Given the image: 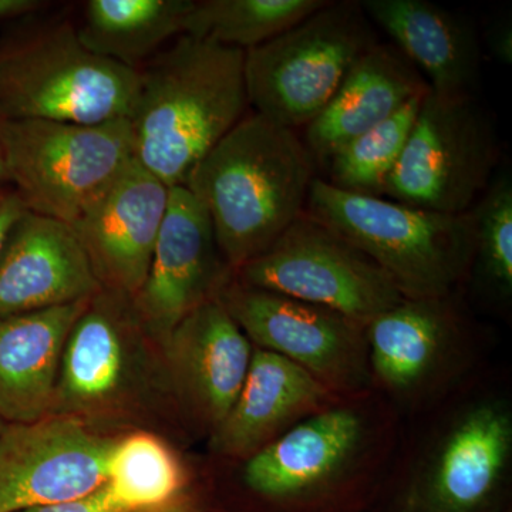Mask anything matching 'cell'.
<instances>
[{
	"mask_svg": "<svg viewBox=\"0 0 512 512\" xmlns=\"http://www.w3.org/2000/svg\"><path fill=\"white\" fill-rule=\"evenodd\" d=\"M328 387L285 357L255 349L237 402L215 429L214 448L231 457H251L295 417L315 409Z\"/></svg>",
	"mask_w": 512,
	"mask_h": 512,
	"instance_id": "cell-20",
	"label": "cell"
},
{
	"mask_svg": "<svg viewBox=\"0 0 512 512\" xmlns=\"http://www.w3.org/2000/svg\"><path fill=\"white\" fill-rule=\"evenodd\" d=\"M2 123L3 120H0V184H9L8 173H6L5 161H3Z\"/></svg>",
	"mask_w": 512,
	"mask_h": 512,
	"instance_id": "cell-33",
	"label": "cell"
},
{
	"mask_svg": "<svg viewBox=\"0 0 512 512\" xmlns=\"http://www.w3.org/2000/svg\"><path fill=\"white\" fill-rule=\"evenodd\" d=\"M305 212L392 279L404 299H443L473 261V220L338 190L316 177Z\"/></svg>",
	"mask_w": 512,
	"mask_h": 512,
	"instance_id": "cell-3",
	"label": "cell"
},
{
	"mask_svg": "<svg viewBox=\"0 0 512 512\" xmlns=\"http://www.w3.org/2000/svg\"><path fill=\"white\" fill-rule=\"evenodd\" d=\"M315 168L295 131L254 113L195 165L184 187L210 215L218 248L237 271L302 215Z\"/></svg>",
	"mask_w": 512,
	"mask_h": 512,
	"instance_id": "cell-2",
	"label": "cell"
},
{
	"mask_svg": "<svg viewBox=\"0 0 512 512\" xmlns=\"http://www.w3.org/2000/svg\"><path fill=\"white\" fill-rule=\"evenodd\" d=\"M497 160L493 121L473 94L430 90L383 195L423 211L467 214L493 181Z\"/></svg>",
	"mask_w": 512,
	"mask_h": 512,
	"instance_id": "cell-7",
	"label": "cell"
},
{
	"mask_svg": "<svg viewBox=\"0 0 512 512\" xmlns=\"http://www.w3.org/2000/svg\"><path fill=\"white\" fill-rule=\"evenodd\" d=\"M5 424H6L5 421L0 420V430L3 429V426H5Z\"/></svg>",
	"mask_w": 512,
	"mask_h": 512,
	"instance_id": "cell-34",
	"label": "cell"
},
{
	"mask_svg": "<svg viewBox=\"0 0 512 512\" xmlns=\"http://www.w3.org/2000/svg\"><path fill=\"white\" fill-rule=\"evenodd\" d=\"M443 299H403L367 323L376 375L409 389L429 373L447 335Z\"/></svg>",
	"mask_w": 512,
	"mask_h": 512,
	"instance_id": "cell-23",
	"label": "cell"
},
{
	"mask_svg": "<svg viewBox=\"0 0 512 512\" xmlns=\"http://www.w3.org/2000/svg\"><path fill=\"white\" fill-rule=\"evenodd\" d=\"M28 212L15 190H0V252L8 241L10 232L18 224L20 218Z\"/></svg>",
	"mask_w": 512,
	"mask_h": 512,
	"instance_id": "cell-29",
	"label": "cell"
},
{
	"mask_svg": "<svg viewBox=\"0 0 512 512\" xmlns=\"http://www.w3.org/2000/svg\"><path fill=\"white\" fill-rule=\"evenodd\" d=\"M46 3L39 0H0V20L20 18L42 9Z\"/></svg>",
	"mask_w": 512,
	"mask_h": 512,
	"instance_id": "cell-31",
	"label": "cell"
},
{
	"mask_svg": "<svg viewBox=\"0 0 512 512\" xmlns=\"http://www.w3.org/2000/svg\"><path fill=\"white\" fill-rule=\"evenodd\" d=\"M146 336L133 299L101 289L67 336L49 416L86 423L130 402L146 369Z\"/></svg>",
	"mask_w": 512,
	"mask_h": 512,
	"instance_id": "cell-9",
	"label": "cell"
},
{
	"mask_svg": "<svg viewBox=\"0 0 512 512\" xmlns=\"http://www.w3.org/2000/svg\"><path fill=\"white\" fill-rule=\"evenodd\" d=\"M170 188L134 160L70 228L101 288L134 298L146 281Z\"/></svg>",
	"mask_w": 512,
	"mask_h": 512,
	"instance_id": "cell-13",
	"label": "cell"
},
{
	"mask_svg": "<svg viewBox=\"0 0 512 512\" xmlns=\"http://www.w3.org/2000/svg\"><path fill=\"white\" fill-rule=\"evenodd\" d=\"M376 43L360 2H326L298 25L245 52L249 107L293 131L308 126Z\"/></svg>",
	"mask_w": 512,
	"mask_h": 512,
	"instance_id": "cell-6",
	"label": "cell"
},
{
	"mask_svg": "<svg viewBox=\"0 0 512 512\" xmlns=\"http://www.w3.org/2000/svg\"><path fill=\"white\" fill-rule=\"evenodd\" d=\"M90 299L0 316V420L49 416L67 336Z\"/></svg>",
	"mask_w": 512,
	"mask_h": 512,
	"instance_id": "cell-17",
	"label": "cell"
},
{
	"mask_svg": "<svg viewBox=\"0 0 512 512\" xmlns=\"http://www.w3.org/2000/svg\"><path fill=\"white\" fill-rule=\"evenodd\" d=\"M130 512H197V507H195L194 500L183 493L163 505Z\"/></svg>",
	"mask_w": 512,
	"mask_h": 512,
	"instance_id": "cell-32",
	"label": "cell"
},
{
	"mask_svg": "<svg viewBox=\"0 0 512 512\" xmlns=\"http://www.w3.org/2000/svg\"><path fill=\"white\" fill-rule=\"evenodd\" d=\"M427 92L429 84L419 70L396 47L377 42L353 64L328 106L306 126L303 144L316 165H326L340 147Z\"/></svg>",
	"mask_w": 512,
	"mask_h": 512,
	"instance_id": "cell-16",
	"label": "cell"
},
{
	"mask_svg": "<svg viewBox=\"0 0 512 512\" xmlns=\"http://www.w3.org/2000/svg\"><path fill=\"white\" fill-rule=\"evenodd\" d=\"M231 271L201 202L184 185L170 188L146 281L131 298L148 338L164 346L188 313L217 298Z\"/></svg>",
	"mask_w": 512,
	"mask_h": 512,
	"instance_id": "cell-11",
	"label": "cell"
},
{
	"mask_svg": "<svg viewBox=\"0 0 512 512\" xmlns=\"http://www.w3.org/2000/svg\"><path fill=\"white\" fill-rule=\"evenodd\" d=\"M181 461L156 434L136 431L117 437L106 488L127 512L157 507L184 493Z\"/></svg>",
	"mask_w": 512,
	"mask_h": 512,
	"instance_id": "cell-25",
	"label": "cell"
},
{
	"mask_svg": "<svg viewBox=\"0 0 512 512\" xmlns=\"http://www.w3.org/2000/svg\"><path fill=\"white\" fill-rule=\"evenodd\" d=\"M195 0H89L76 25L94 55L138 70L171 39L184 35Z\"/></svg>",
	"mask_w": 512,
	"mask_h": 512,
	"instance_id": "cell-22",
	"label": "cell"
},
{
	"mask_svg": "<svg viewBox=\"0 0 512 512\" xmlns=\"http://www.w3.org/2000/svg\"><path fill=\"white\" fill-rule=\"evenodd\" d=\"M362 437V419L352 410L316 414L252 454L244 468L245 483L276 500L311 493L338 476Z\"/></svg>",
	"mask_w": 512,
	"mask_h": 512,
	"instance_id": "cell-19",
	"label": "cell"
},
{
	"mask_svg": "<svg viewBox=\"0 0 512 512\" xmlns=\"http://www.w3.org/2000/svg\"><path fill=\"white\" fill-rule=\"evenodd\" d=\"M137 70L94 55L70 20L0 40V120L99 124L128 119Z\"/></svg>",
	"mask_w": 512,
	"mask_h": 512,
	"instance_id": "cell-4",
	"label": "cell"
},
{
	"mask_svg": "<svg viewBox=\"0 0 512 512\" xmlns=\"http://www.w3.org/2000/svg\"><path fill=\"white\" fill-rule=\"evenodd\" d=\"M128 123L134 160L168 188L247 116L245 52L178 36L137 70Z\"/></svg>",
	"mask_w": 512,
	"mask_h": 512,
	"instance_id": "cell-1",
	"label": "cell"
},
{
	"mask_svg": "<svg viewBox=\"0 0 512 512\" xmlns=\"http://www.w3.org/2000/svg\"><path fill=\"white\" fill-rule=\"evenodd\" d=\"M427 93L414 97L379 126L340 147L325 165L329 173L326 181L338 190L383 197Z\"/></svg>",
	"mask_w": 512,
	"mask_h": 512,
	"instance_id": "cell-26",
	"label": "cell"
},
{
	"mask_svg": "<svg viewBox=\"0 0 512 512\" xmlns=\"http://www.w3.org/2000/svg\"><path fill=\"white\" fill-rule=\"evenodd\" d=\"M512 424L503 407L480 406L453 427L431 468V512H474L503 477L510 458Z\"/></svg>",
	"mask_w": 512,
	"mask_h": 512,
	"instance_id": "cell-21",
	"label": "cell"
},
{
	"mask_svg": "<svg viewBox=\"0 0 512 512\" xmlns=\"http://www.w3.org/2000/svg\"><path fill=\"white\" fill-rule=\"evenodd\" d=\"M101 289L69 225L29 211L20 218L0 252V316L84 301Z\"/></svg>",
	"mask_w": 512,
	"mask_h": 512,
	"instance_id": "cell-14",
	"label": "cell"
},
{
	"mask_svg": "<svg viewBox=\"0 0 512 512\" xmlns=\"http://www.w3.org/2000/svg\"><path fill=\"white\" fill-rule=\"evenodd\" d=\"M473 220V258L478 272L495 293L512 292V181L503 175L491 181L470 210Z\"/></svg>",
	"mask_w": 512,
	"mask_h": 512,
	"instance_id": "cell-27",
	"label": "cell"
},
{
	"mask_svg": "<svg viewBox=\"0 0 512 512\" xmlns=\"http://www.w3.org/2000/svg\"><path fill=\"white\" fill-rule=\"evenodd\" d=\"M217 298L258 349L291 360L322 383L360 382L365 370L359 323L237 279H231Z\"/></svg>",
	"mask_w": 512,
	"mask_h": 512,
	"instance_id": "cell-12",
	"label": "cell"
},
{
	"mask_svg": "<svg viewBox=\"0 0 512 512\" xmlns=\"http://www.w3.org/2000/svg\"><path fill=\"white\" fill-rule=\"evenodd\" d=\"M235 272L241 284L322 306L362 326L404 299L372 259L305 211Z\"/></svg>",
	"mask_w": 512,
	"mask_h": 512,
	"instance_id": "cell-8",
	"label": "cell"
},
{
	"mask_svg": "<svg viewBox=\"0 0 512 512\" xmlns=\"http://www.w3.org/2000/svg\"><path fill=\"white\" fill-rule=\"evenodd\" d=\"M360 5L419 70L431 92L473 94L481 50L467 20L429 0H365Z\"/></svg>",
	"mask_w": 512,
	"mask_h": 512,
	"instance_id": "cell-18",
	"label": "cell"
},
{
	"mask_svg": "<svg viewBox=\"0 0 512 512\" xmlns=\"http://www.w3.org/2000/svg\"><path fill=\"white\" fill-rule=\"evenodd\" d=\"M117 437L74 417L6 423L0 430V512L74 500L109 477Z\"/></svg>",
	"mask_w": 512,
	"mask_h": 512,
	"instance_id": "cell-10",
	"label": "cell"
},
{
	"mask_svg": "<svg viewBox=\"0 0 512 512\" xmlns=\"http://www.w3.org/2000/svg\"><path fill=\"white\" fill-rule=\"evenodd\" d=\"M491 55L503 64L512 63V28L507 22L495 25L487 36Z\"/></svg>",
	"mask_w": 512,
	"mask_h": 512,
	"instance_id": "cell-30",
	"label": "cell"
},
{
	"mask_svg": "<svg viewBox=\"0 0 512 512\" xmlns=\"http://www.w3.org/2000/svg\"><path fill=\"white\" fill-rule=\"evenodd\" d=\"M20 512H127L111 497L106 484L93 493L62 501V503L39 505Z\"/></svg>",
	"mask_w": 512,
	"mask_h": 512,
	"instance_id": "cell-28",
	"label": "cell"
},
{
	"mask_svg": "<svg viewBox=\"0 0 512 512\" xmlns=\"http://www.w3.org/2000/svg\"><path fill=\"white\" fill-rule=\"evenodd\" d=\"M163 348L175 382L202 419L217 429L247 379L251 342L214 298L188 313Z\"/></svg>",
	"mask_w": 512,
	"mask_h": 512,
	"instance_id": "cell-15",
	"label": "cell"
},
{
	"mask_svg": "<svg viewBox=\"0 0 512 512\" xmlns=\"http://www.w3.org/2000/svg\"><path fill=\"white\" fill-rule=\"evenodd\" d=\"M9 184L29 212L73 225L134 163L127 119L2 123Z\"/></svg>",
	"mask_w": 512,
	"mask_h": 512,
	"instance_id": "cell-5",
	"label": "cell"
},
{
	"mask_svg": "<svg viewBox=\"0 0 512 512\" xmlns=\"http://www.w3.org/2000/svg\"><path fill=\"white\" fill-rule=\"evenodd\" d=\"M328 0H195L184 35L248 50L298 25Z\"/></svg>",
	"mask_w": 512,
	"mask_h": 512,
	"instance_id": "cell-24",
	"label": "cell"
}]
</instances>
